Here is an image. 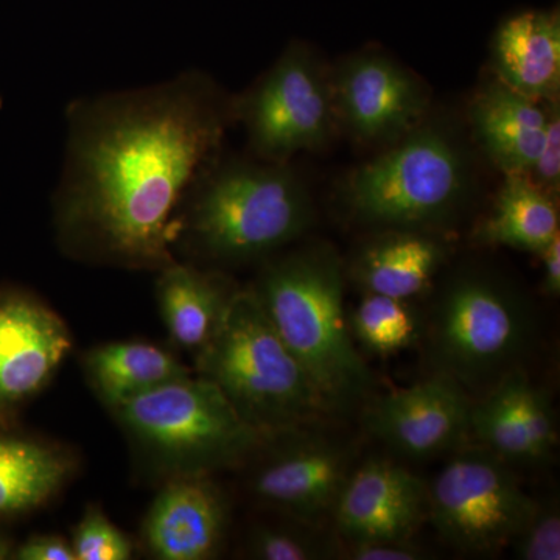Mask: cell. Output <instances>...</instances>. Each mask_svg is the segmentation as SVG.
Segmentation results:
<instances>
[{
    "mask_svg": "<svg viewBox=\"0 0 560 560\" xmlns=\"http://www.w3.org/2000/svg\"><path fill=\"white\" fill-rule=\"evenodd\" d=\"M530 334V315L517 294L486 276H460L431 315L430 355L436 372L464 388H490L517 368Z\"/></svg>",
    "mask_w": 560,
    "mask_h": 560,
    "instance_id": "8992f818",
    "label": "cell"
},
{
    "mask_svg": "<svg viewBox=\"0 0 560 560\" xmlns=\"http://www.w3.org/2000/svg\"><path fill=\"white\" fill-rule=\"evenodd\" d=\"M515 558L522 560L560 559V514L555 500L534 504L528 521L511 541Z\"/></svg>",
    "mask_w": 560,
    "mask_h": 560,
    "instance_id": "4316f807",
    "label": "cell"
},
{
    "mask_svg": "<svg viewBox=\"0 0 560 560\" xmlns=\"http://www.w3.org/2000/svg\"><path fill=\"white\" fill-rule=\"evenodd\" d=\"M469 394L448 375L393 390L374 401L368 430L396 452L422 459L458 448L470 434Z\"/></svg>",
    "mask_w": 560,
    "mask_h": 560,
    "instance_id": "7c38bea8",
    "label": "cell"
},
{
    "mask_svg": "<svg viewBox=\"0 0 560 560\" xmlns=\"http://www.w3.org/2000/svg\"><path fill=\"white\" fill-rule=\"evenodd\" d=\"M341 558L350 560H420L425 551L411 540H345L338 548Z\"/></svg>",
    "mask_w": 560,
    "mask_h": 560,
    "instance_id": "f1b7e54d",
    "label": "cell"
},
{
    "mask_svg": "<svg viewBox=\"0 0 560 560\" xmlns=\"http://www.w3.org/2000/svg\"><path fill=\"white\" fill-rule=\"evenodd\" d=\"M195 372L268 438L305 429L329 412L250 287L232 298L219 330L195 359Z\"/></svg>",
    "mask_w": 560,
    "mask_h": 560,
    "instance_id": "277c9868",
    "label": "cell"
},
{
    "mask_svg": "<svg viewBox=\"0 0 560 560\" xmlns=\"http://www.w3.org/2000/svg\"><path fill=\"white\" fill-rule=\"evenodd\" d=\"M348 323L353 341L377 355H393L419 340L418 312L410 301L366 293Z\"/></svg>",
    "mask_w": 560,
    "mask_h": 560,
    "instance_id": "cb8c5ba5",
    "label": "cell"
},
{
    "mask_svg": "<svg viewBox=\"0 0 560 560\" xmlns=\"http://www.w3.org/2000/svg\"><path fill=\"white\" fill-rule=\"evenodd\" d=\"M18 560H75L72 545L57 534H36L14 547Z\"/></svg>",
    "mask_w": 560,
    "mask_h": 560,
    "instance_id": "f546056e",
    "label": "cell"
},
{
    "mask_svg": "<svg viewBox=\"0 0 560 560\" xmlns=\"http://www.w3.org/2000/svg\"><path fill=\"white\" fill-rule=\"evenodd\" d=\"M500 80L478 92L471 121L490 161L506 176H529L547 131V109Z\"/></svg>",
    "mask_w": 560,
    "mask_h": 560,
    "instance_id": "ac0fdd59",
    "label": "cell"
},
{
    "mask_svg": "<svg viewBox=\"0 0 560 560\" xmlns=\"http://www.w3.org/2000/svg\"><path fill=\"white\" fill-rule=\"evenodd\" d=\"M342 540H411L429 517V485L386 459L353 469L334 514Z\"/></svg>",
    "mask_w": 560,
    "mask_h": 560,
    "instance_id": "4fadbf2b",
    "label": "cell"
},
{
    "mask_svg": "<svg viewBox=\"0 0 560 560\" xmlns=\"http://www.w3.org/2000/svg\"><path fill=\"white\" fill-rule=\"evenodd\" d=\"M330 88L335 114L364 140L399 138L425 113V94L415 77L381 55L353 58Z\"/></svg>",
    "mask_w": 560,
    "mask_h": 560,
    "instance_id": "9a60e30c",
    "label": "cell"
},
{
    "mask_svg": "<svg viewBox=\"0 0 560 560\" xmlns=\"http://www.w3.org/2000/svg\"><path fill=\"white\" fill-rule=\"evenodd\" d=\"M14 547H16V544L9 534L0 529V560L13 559Z\"/></svg>",
    "mask_w": 560,
    "mask_h": 560,
    "instance_id": "1f68e13d",
    "label": "cell"
},
{
    "mask_svg": "<svg viewBox=\"0 0 560 560\" xmlns=\"http://www.w3.org/2000/svg\"><path fill=\"white\" fill-rule=\"evenodd\" d=\"M506 464L486 448L463 452L429 485V518L456 550H503L528 521L536 501Z\"/></svg>",
    "mask_w": 560,
    "mask_h": 560,
    "instance_id": "ba28073f",
    "label": "cell"
},
{
    "mask_svg": "<svg viewBox=\"0 0 560 560\" xmlns=\"http://www.w3.org/2000/svg\"><path fill=\"white\" fill-rule=\"evenodd\" d=\"M231 120V98L197 69L70 102L51 200L62 253L121 270L173 264V221Z\"/></svg>",
    "mask_w": 560,
    "mask_h": 560,
    "instance_id": "6da1fadb",
    "label": "cell"
},
{
    "mask_svg": "<svg viewBox=\"0 0 560 560\" xmlns=\"http://www.w3.org/2000/svg\"><path fill=\"white\" fill-rule=\"evenodd\" d=\"M83 371L109 411L194 374L171 350L147 341H114L92 348L83 355Z\"/></svg>",
    "mask_w": 560,
    "mask_h": 560,
    "instance_id": "44dd1931",
    "label": "cell"
},
{
    "mask_svg": "<svg viewBox=\"0 0 560 560\" xmlns=\"http://www.w3.org/2000/svg\"><path fill=\"white\" fill-rule=\"evenodd\" d=\"M470 434L486 451L515 464L541 463L558 442L550 399L518 370L471 404Z\"/></svg>",
    "mask_w": 560,
    "mask_h": 560,
    "instance_id": "2e32d148",
    "label": "cell"
},
{
    "mask_svg": "<svg viewBox=\"0 0 560 560\" xmlns=\"http://www.w3.org/2000/svg\"><path fill=\"white\" fill-rule=\"evenodd\" d=\"M444 259V246L436 238L396 230L368 245L353 268L366 293L411 301L430 289Z\"/></svg>",
    "mask_w": 560,
    "mask_h": 560,
    "instance_id": "7402d4cb",
    "label": "cell"
},
{
    "mask_svg": "<svg viewBox=\"0 0 560 560\" xmlns=\"http://www.w3.org/2000/svg\"><path fill=\"white\" fill-rule=\"evenodd\" d=\"M219 156L173 221L176 260L213 270L268 260L311 226V198L287 162Z\"/></svg>",
    "mask_w": 560,
    "mask_h": 560,
    "instance_id": "7a4b0ae2",
    "label": "cell"
},
{
    "mask_svg": "<svg viewBox=\"0 0 560 560\" xmlns=\"http://www.w3.org/2000/svg\"><path fill=\"white\" fill-rule=\"evenodd\" d=\"M232 113L245 127L254 156L270 162H289L326 142L337 117L331 88L301 46H290L245 95L232 101Z\"/></svg>",
    "mask_w": 560,
    "mask_h": 560,
    "instance_id": "9c48e42d",
    "label": "cell"
},
{
    "mask_svg": "<svg viewBox=\"0 0 560 560\" xmlns=\"http://www.w3.org/2000/svg\"><path fill=\"white\" fill-rule=\"evenodd\" d=\"M547 109V131L539 158L528 178L547 194L559 190L560 184V113L558 101H550Z\"/></svg>",
    "mask_w": 560,
    "mask_h": 560,
    "instance_id": "83f0119b",
    "label": "cell"
},
{
    "mask_svg": "<svg viewBox=\"0 0 560 560\" xmlns=\"http://www.w3.org/2000/svg\"><path fill=\"white\" fill-rule=\"evenodd\" d=\"M237 290L223 271L189 261L175 260L158 271V307L173 346L197 359Z\"/></svg>",
    "mask_w": 560,
    "mask_h": 560,
    "instance_id": "e0dca14e",
    "label": "cell"
},
{
    "mask_svg": "<svg viewBox=\"0 0 560 560\" xmlns=\"http://www.w3.org/2000/svg\"><path fill=\"white\" fill-rule=\"evenodd\" d=\"M466 165L445 132H411L350 176L348 205L364 223L412 230L455 210L466 191Z\"/></svg>",
    "mask_w": 560,
    "mask_h": 560,
    "instance_id": "52a82bcc",
    "label": "cell"
},
{
    "mask_svg": "<svg viewBox=\"0 0 560 560\" xmlns=\"http://www.w3.org/2000/svg\"><path fill=\"white\" fill-rule=\"evenodd\" d=\"M311 526V525H305ZM298 529L287 525H259L250 530L248 552L260 560H319L338 555L329 539L313 529Z\"/></svg>",
    "mask_w": 560,
    "mask_h": 560,
    "instance_id": "d4e9b609",
    "label": "cell"
},
{
    "mask_svg": "<svg viewBox=\"0 0 560 560\" xmlns=\"http://www.w3.org/2000/svg\"><path fill=\"white\" fill-rule=\"evenodd\" d=\"M559 234V212L552 195L522 175L506 176L495 208L480 231L481 241L490 245L537 254Z\"/></svg>",
    "mask_w": 560,
    "mask_h": 560,
    "instance_id": "603a6c76",
    "label": "cell"
},
{
    "mask_svg": "<svg viewBox=\"0 0 560 560\" xmlns=\"http://www.w3.org/2000/svg\"><path fill=\"white\" fill-rule=\"evenodd\" d=\"M110 412L143 466L162 482L242 466L272 440L248 425L223 394L197 374Z\"/></svg>",
    "mask_w": 560,
    "mask_h": 560,
    "instance_id": "5b68a950",
    "label": "cell"
},
{
    "mask_svg": "<svg viewBox=\"0 0 560 560\" xmlns=\"http://www.w3.org/2000/svg\"><path fill=\"white\" fill-rule=\"evenodd\" d=\"M497 80L537 102L555 101L560 84V20L525 11L501 24L492 46Z\"/></svg>",
    "mask_w": 560,
    "mask_h": 560,
    "instance_id": "d6986e66",
    "label": "cell"
},
{
    "mask_svg": "<svg viewBox=\"0 0 560 560\" xmlns=\"http://www.w3.org/2000/svg\"><path fill=\"white\" fill-rule=\"evenodd\" d=\"M72 349L65 320L20 287H0V427H16L22 410L54 381Z\"/></svg>",
    "mask_w": 560,
    "mask_h": 560,
    "instance_id": "8fae6325",
    "label": "cell"
},
{
    "mask_svg": "<svg viewBox=\"0 0 560 560\" xmlns=\"http://www.w3.org/2000/svg\"><path fill=\"white\" fill-rule=\"evenodd\" d=\"M250 289L327 411L349 410L366 399L374 381L350 335L334 250L316 246L270 257Z\"/></svg>",
    "mask_w": 560,
    "mask_h": 560,
    "instance_id": "3957f363",
    "label": "cell"
},
{
    "mask_svg": "<svg viewBox=\"0 0 560 560\" xmlns=\"http://www.w3.org/2000/svg\"><path fill=\"white\" fill-rule=\"evenodd\" d=\"M544 256L545 276L544 291L550 296H559L560 293V234L552 238L550 245L541 250Z\"/></svg>",
    "mask_w": 560,
    "mask_h": 560,
    "instance_id": "4dcf8cb0",
    "label": "cell"
},
{
    "mask_svg": "<svg viewBox=\"0 0 560 560\" xmlns=\"http://www.w3.org/2000/svg\"><path fill=\"white\" fill-rule=\"evenodd\" d=\"M230 523V500L213 475L172 478L147 512L143 544L154 559H213L223 550Z\"/></svg>",
    "mask_w": 560,
    "mask_h": 560,
    "instance_id": "5bb4252c",
    "label": "cell"
},
{
    "mask_svg": "<svg viewBox=\"0 0 560 560\" xmlns=\"http://www.w3.org/2000/svg\"><path fill=\"white\" fill-rule=\"evenodd\" d=\"M61 445L0 427V525L25 517L49 503L75 471Z\"/></svg>",
    "mask_w": 560,
    "mask_h": 560,
    "instance_id": "ffe728a7",
    "label": "cell"
},
{
    "mask_svg": "<svg viewBox=\"0 0 560 560\" xmlns=\"http://www.w3.org/2000/svg\"><path fill=\"white\" fill-rule=\"evenodd\" d=\"M301 430L279 434L260 448L264 456L250 475V492L294 522L316 526L334 514L353 471V451L345 442Z\"/></svg>",
    "mask_w": 560,
    "mask_h": 560,
    "instance_id": "30bf717a",
    "label": "cell"
},
{
    "mask_svg": "<svg viewBox=\"0 0 560 560\" xmlns=\"http://www.w3.org/2000/svg\"><path fill=\"white\" fill-rule=\"evenodd\" d=\"M75 560H128L132 558V541L109 521L108 515L90 504L72 529Z\"/></svg>",
    "mask_w": 560,
    "mask_h": 560,
    "instance_id": "484cf974",
    "label": "cell"
}]
</instances>
